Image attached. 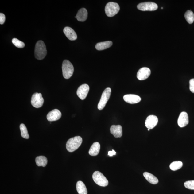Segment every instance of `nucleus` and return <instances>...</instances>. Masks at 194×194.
<instances>
[{
  "instance_id": "nucleus-9",
  "label": "nucleus",
  "mask_w": 194,
  "mask_h": 194,
  "mask_svg": "<svg viewBox=\"0 0 194 194\" xmlns=\"http://www.w3.org/2000/svg\"><path fill=\"white\" fill-rule=\"evenodd\" d=\"M90 87L87 84H84L78 88L77 94L82 100H85L89 92Z\"/></svg>"
},
{
  "instance_id": "nucleus-2",
  "label": "nucleus",
  "mask_w": 194,
  "mask_h": 194,
  "mask_svg": "<svg viewBox=\"0 0 194 194\" xmlns=\"http://www.w3.org/2000/svg\"><path fill=\"white\" fill-rule=\"evenodd\" d=\"M83 142V139L81 137L77 136L69 139L66 143V149L69 152L77 150Z\"/></svg>"
},
{
  "instance_id": "nucleus-1",
  "label": "nucleus",
  "mask_w": 194,
  "mask_h": 194,
  "mask_svg": "<svg viewBox=\"0 0 194 194\" xmlns=\"http://www.w3.org/2000/svg\"><path fill=\"white\" fill-rule=\"evenodd\" d=\"M47 54V50L45 43L43 41H39L36 44L35 56L36 58L39 60H43Z\"/></svg>"
},
{
  "instance_id": "nucleus-32",
  "label": "nucleus",
  "mask_w": 194,
  "mask_h": 194,
  "mask_svg": "<svg viewBox=\"0 0 194 194\" xmlns=\"http://www.w3.org/2000/svg\"><path fill=\"white\" fill-rule=\"evenodd\" d=\"M161 8L162 9H163V7H161Z\"/></svg>"
},
{
  "instance_id": "nucleus-19",
  "label": "nucleus",
  "mask_w": 194,
  "mask_h": 194,
  "mask_svg": "<svg viewBox=\"0 0 194 194\" xmlns=\"http://www.w3.org/2000/svg\"><path fill=\"white\" fill-rule=\"evenodd\" d=\"M143 175L148 182L152 184H156L159 182V180L157 177L150 173L145 172L143 173Z\"/></svg>"
},
{
  "instance_id": "nucleus-4",
  "label": "nucleus",
  "mask_w": 194,
  "mask_h": 194,
  "mask_svg": "<svg viewBox=\"0 0 194 194\" xmlns=\"http://www.w3.org/2000/svg\"><path fill=\"white\" fill-rule=\"evenodd\" d=\"M120 9L118 4L114 2H110L107 4L105 10L107 16L112 17L118 13Z\"/></svg>"
},
{
  "instance_id": "nucleus-24",
  "label": "nucleus",
  "mask_w": 194,
  "mask_h": 194,
  "mask_svg": "<svg viewBox=\"0 0 194 194\" xmlns=\"http://www.w3.org/2000/svg\"><path fill=\"white\" fill-rule=\"evenodd\" d=\"M183 164L181 161H177L172 162L170 164V168L171 170L173 171H176L180 169L182 167Z\"/></svg>"
},
{
  "instance_id": "nucleus-11",
  "label": "nucleus",
  "mask_w": 194,
  "mask_h": 194,
  "mask_svg": "<svg viewBox=\"0 0 194 194\" xmlns=\"http://www.w3.org/2000/svg\"><path fill=\"white\" fill-rule=\"evenodd\" d=\"M158 118L154 115H150L147 117L145 121V126L149 129H152L157 125L158 123Z\"/></svg>"
},
{
  "instance_id": "nucleus-28",
  "label": "nucleus",
  "mask_w": 194,
  "mask_h": 194,
  "mask_svg": "<svg viewBox=\"0 0 194 194\" xmlns=\"http://www.w3.org/2000/svg\"><path fill=\"white\" fill-rule=\"evenodd\" d=\"M189 89L192 92L194 93V79H191L190 80Z\"/></svg>"
},
{
  "instance_id": "nucleus-17",
  "label": "nucleus",
  "mask_w": 194,
  "mask_h": 194,
  "mask_svg": "<svg viewBox=\"0 0 194 194\" xmlns=\"http://www.w3.org/2000/svg\"><path fill=\"white\" fill-rule=\"evenodd\" d=\"M88 13L85 8H82L78 11L76 15L77 19L80 22H84L87 19Z\"/></svg>"
},
{
  "instance_id": "nucleus-21",
  "label": "nucleus",
  "mask_w": 194,
  "mask_h": 194,
  "mask_svg": "<svg viewBox=\"0 0 194 194\" xmlns=\"http://www.w3.org/2000/svg\"><path fill=\"white\" fill-rule=\"evenodd\" d=\"M76 189L79 194H87V188L85 184L81 181H79L77 183Z\"/></svg>"
},
{
  "instance_id": "nucleus-22",
  "label": "nucleus",
  "mask_w": 194,
  "mask_h": 194,
  "mask_svg": "<svg viewBox=\"0 0 194 194\" xmlns=\"http://www.w3.org/2000/svg\"><path fill=\"white\" fill-rule=\"evenodd\" d=\"M35 162L37 166L45 167L48 163V160L45 156H40L36 158Z\"/></svg>"
},
{
  "instance_id": "nucleus-31",
  "label": "nucleus",
  "mask_w": 194,
  "mask_h": 194,
  "mask_svg": "<svg viewBox=\"0 0 194 194\" xmlns=\"http://www.w3.org/2000/svg\"><path fill=\"white\" fill-rule=\"evenodd\" d=\"M149 130H150V129H148V131H149Z\"/></svg>"
},
{
  "instance_id": "nucleus-15",
  "label": "nucleus",
  "mask_w": 194,
  "mask_h": 194,
  "mask_svg": "<svg viewBox=\"0 0 194 194\" xmlns=\"http://www.w3.org/2000/svg\"><path fill=\"white\" fill-rule=\"evenodd\" d=\"M63 32L68 39L70 41H75L77 39L76 33L71 27H66L63 29Z\"/></svg>"
},
{
  "instance_id": "nucleus-3",
  "label": "nucleus",
  "mask_w": 194,
  "mask_h": 194,
  "mask_svg": "<svg viewBox=\"0 0 194 194\" xmlns=\"http://www.w3.org/2000/svg\"><path fill=\"white\" fill-rule=\"evenodd\" d=\"M62 69L63 77L65 79H69L72 76L74 72V67L69 60H65L63 61Z\"/></svg>"
},
{
  "instance_id": "nucleus-14",
  "label": "nucleus",
  "mask_w": 194,
  "mask_h": 194,
  "mask_svg": "<svg viewBox=\"0 0 194 194\" xmlns=\"http://www.w3.org/2000/svg\"><path fill=\"white\" fill-rule=\"evenodd\" d=\"M123 99L125 102L130 104H137L141 101L140 97L134 94L126 95L123 96Z\"/></svg>"
},
{
  "instance_id": "nucleus-10",
  "label": "nucleus",
  "mask_w": 194,
  "mask_h": 194,
  "mask_svg": "<svg viewBox=\"0 0 194 194\" xmlns=\"http://www.w3.org/2000/svg\"><path fill=\"white\" fill-rule=\"evenodd\" d=\"M151 74V70L147 67H143L139 69L137 73V77L139 80H144L146 79Z\"/></svg>"
},
{
  "instance_id": "nucleus-30",
  "label": "nucleus",
  "mask_w": 194,
  "mask_h": 194,
  "mask_svg": "<svg viewBox=\"0 0 194 194\" xmlns=\"http://www.w3.org/2000/svg\"><path fill=\"white\" fill-rule=\"evenodd\" d=\"M116 154V153L115 151V150L112 149V151H110L108 152V155L110 156V157H112L114 155H115Z\"/></svg>"
},
{
  "instance_id": "nucleus-6",
  "label": "nucleus",
  "mask_w": 194,
  "mask_h": 194,
  "mask_svg": "<svg viewBox=\"0 0 194 194\" xmlns=\"http://www.w3.org/2000/svg\"><path fill=\"white\" fill-rule=\"evenodd\" d=\"M111 88L109 87L107 88L103 91L98 104V108L99 110H102L104 108L111 96Z\"/></svg>"
},
{
  "instance_id": "nucleus-18",
  "label": "nucleus",
  "mask_w": 194,
  "mask_h": 194,
  "mask_svg": "<svg viewBox=\"0 0 194 194\" xmlns=\"http://www.w3.org/2000/svg\"><path fill=\"white\" fill-rule=\"evenodd\" d=\"M100 145L98 142H95L91 147L89 151V155L92 156L98 155L100 151Z\"/></svg>"
},
{
  "instance_id": "nucleus-8",
  "label": "nucleus",
  "mask_w": 194,
  "mask_h": 194,
  "mask_svg": "<svg viewBox=\"0 0 194 194\" xmlns=\"http://www.w3.org/2000/svg\"><path fill=\"white\" fill-rule=\"evenodd\" d=\"M44 99L41 93H35L33 95L31 99V104L35 108L41 107L43 104Z\"/></svg>"
},
{
  "instance_id": "nucleus-12",
  "label": "nucleus",
  "mask_w": 194,
  "mask_h": 194,
  "mask_svg": "<svg viewBox=\"0 0 194 194\" xmlns=\"http://www.w3.org/2000/svg\"><path fill=\"white\" fill-rule=\"evenodd\" d=\"M62 116V113L57 109H55L49 112L47 115V119L50 122L55 121L60 119Z\"/></svg>"
},
{
  "instance_id": "nucleus-26",
  "label": "nucleus",
  "mask_w": 194,
  "mask_h": 194,
  "mask_svg": "<svg viewBox=\"0 0 194 194\" xmlns=\"http://www.w3.org/2000/svg\"><path fill=\"white\" fill-rule=\"evenodd\" d=\"M12 43L19 48H23L25 46V44L23 42L21 41L17 38H14L12 40Z\"/></svg>"
},
{
  "instance_id": "nucleus-29",
  "label": "nucleus",
  "mask_w": 194,
  "mask_h": 194,
  "mask_svg": "<svg viewBox=\"0 0 194 194\" xmlns=\"http://www.w3.org/2000/svg\"><path fill=\"white\" fill-rule=\"evenodd\" d=\"M6 17L5 15L3 13L0 14V24L2 25L5 22Z\"/></svg>"
},
{
  "instance_id": "nucleus-25",
  "label": "nucleus",
  "mask_w": 194,
  "mask_h": 194,
  "mask_svg": "<svg viewBox=\"0 0 194 194\" xmlns=\"http://www.w3.org/2000/svg\"><path fill=\"white\" fill-rule=\"evenodd\" d=\"M21 132V136L25 139H28L29 136L27 128L24 124H21L20 126Z\"/></svg>"
},
{
  "instance_id": "nucleus-5",
  "label": "nucleus",
  "mask_w": 194,
  "mask_h": 194,
  "mask_svg": "<svg viewBox=\"0 0 194 194\" xmlns=\"http://www.w3.org/2000/svg\"><path fill=\"white\" fill-rule=\"evenodd\" d=\"M92 178L94 182L99 186L106 187L108 185L109 182L107 179L102 173L95 171L92 175Z\"/></svg>"
},
{
  "instance_id": "nucleus-23",
  "label": "nucleus",
  "mask_w": 194,
  "mask_h": 194,
  "mask_svg": "<svg viewBox=\"0 0 194 194\" xmlns=\"http://www.w3.org/2000/svg\"><path fill=\"white\" fill-rule=\"evenodd\" d=\"M185 18L187 22L189 24H192L194 21V14L192 11L188 10L185 12L184 15Z\"/></svg>"
},
{
  "instance_id": "nucleus-13",
  "label": "nucleus",
  "mask_w": 194,
  "mask_h": 194,
  "mask_svg": "<svg viewBox=\"0 0 194 194\" xmlns=\"http://www.w3.org/2000/svg\"><path fill=\"white\" fill-rule=\"evenodd\" d=\"M189 123L188 116L185 112H182L180 114L178 120V125L180 127H185Z\"/></svg>"
},
{
  "instance_id": "nucleus-16",
  "label": "nucleus",
  "mask_w": 194,
  "mask_h": 194,
  "mask_svg": "<svg viewBox=\"0 0 194 194\" xmlns=\"http://www.w3.org/2000/svg\"><path fill=\"white\" fill-rule=\"evenodd\" d=\"M110 132L111 134L116 138H121L123 134L122 126L119 125L112 126L110 128Z\"/></svg>"
},
{
  "instance_id": "nucleus-27",
  "label": "nucleus",
  "mask_w": 194,
  "mask_h": 194,
  "mask_svg": "<svg viewBox=\"0 0 194 194\" xmlns=\"http://www.w3.org/2000/svg\"><path fill=\"white\" fill-rule=\"evenodd\" d=\"M184 185L187 189L194 190V180L187 181L184 183Z\"/></svg>"
},
{
  "instance_id": "nucleus-20",
  "label": "nucleus",
  "mask_w": 194,
  "mask_h": 194,
  "mask_svg": "<svg viewBox=\"0 0 194 194\" xmlns=\"http://www.w3.org/2000/svg\"><path fill=\"white\" fill-rule=\"evenodd\" d=\"M113 43L111 41H106L100 42L96 44L95 48L98 50H102L111 47Z\"/></svg>"
},
{
  "instance_id": "nucleus-7",
  "label": "nucleus",
  "mask_w": 194,
  "mask_h": 194,
  "mask_svg": "<svg viewBox=\"0 0 194 194\" xmlns=\"http://www.w3.org/2000/svg\"><path fill=\"white\" fill-rule=\"evenodd\" d=\"M137 8L142 11H154L157 9L158 6L153 2H146L139 4Z\"/></svg>"
}]
</instances>
